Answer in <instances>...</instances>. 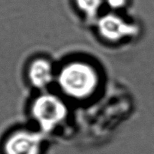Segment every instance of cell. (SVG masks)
Instances as JSON below:
<instances>
[{
  "mask_svg": "<svg viewBox=\"0 0 154 154\" xmlns=\"http://www.w3.org/2000/svg\"><path fill=\"white\" fill-rule=\"evenodd\" d=\"M100 76L91 63L81 60L69 62L57 72L56 82L62 93L69 99H90L99 87Z\"/></svg>",
  "mask_w": 154,
  "mask_h": 154,
  "instance_id": "1",
  "label": "cell"
},
{
  "mask_svg": "<svg viewBox=\"0 0 154 154\" xmlns=\"http://www.w3.org/2000/svg\"><path fill=\"white\" fill-rule=\"evenodd\" d=\"M30 113L38 125V130L45 134L55 130L66 121L69 116V108L59 96L42 93L33 100Z\"/></svg>",
  "mask_w": 154,
  "mask_h": 154,
  "instance_id": "2",
  "label": "cell"
},
{
  "mask_svg": "<svg viewBox=\"0 0 154 154\" xmlns=\"http://www.w3.org/2000/svg\"><path fill=\"white\" fill-rule=\"evenodd\" d=\"M96 23L100 37L111 43H120L133 39L140 32L138 25L126 20L115 13L100 16Z\"/></svg>",
  "mask_w": 154,
  "mask_h": 154,
  "instance_id": "3",
  "label": "cell"
},
{
  "mask_svg": "<svg viewBox=\"0 0 154 154\" xmlns=\"http://www.w3.org/2000/svg\"><path fill=\"white\" fill-rule=\"evenodd\" d=\"M44 133L39 130L20 129L12 131L5 138L3 154H41Z\"/></svg>",
  "mask_w": 154,
  "mask_h": 154,
  "instance_id": "4",
  "label": "cell"
},
{
  "mask_svg": "<svg viewBox=\"0 0 154 154\" xmlns=\"http://www.w3.org/2000/svg\"><path fill=\"white\" fill-rule=\"evenodd\" d=\"M27 78L32 87L45 91L57 78L53 63L44 57H38L32 60L27 68Z\"/></svg>",
  "mask_w": 154,
  "mask_h": 154,
  "instance_id": "5",
  "label": "cell"
},
{
  "mask_svg": "<svg viewBox=\"0 0 154 154\" xmlns=\"http://www.w3.org/2000/svg\"><path fill=\"white\" fill-rule=\"evenodd\" d=\"M104 0H75L77 8L90 20L96 21Z\"/></svg>",
  "mask_w": 154,
  "mask_h": 154,
  "instance_id": "6",
  "label": "cell"
},
{
  "mask_svg": "<svg viewBox=\"0 0 154 154\" xmlns=\"http://www.w3.org/2000/svg\"><path fill=\"white\" fill-rule=\"evenodd\" d=\"M109 8L114 11L124 8L128 2V0H105Z\"/></svg>",
  "mask_w": 154,
  "mask_h": 154,
  "instance_id": "7",
  "label": "cell"
}]
</instances>
